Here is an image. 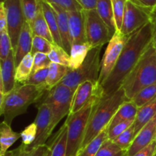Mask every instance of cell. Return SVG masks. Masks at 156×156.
I'll list each match as a JSON object with an SVG mask.
<instances>
[{
    "instance_id": "cell-42",
    "label": "cell",
    "mask_w": 156,
    "mask_h": 156,
    "mask_svg": "<svg viewBox=\"0 0 156 156\" xmlns=\"http://www.w3.org/2000/svg\"><path fill=\"white\" fill-rule=\"evenodd\" d=\"M50 4H55L60 6L68 12L83 10L82 6L76 0H44Z\"/></svg>"
},
{
    "instance_id": "cell-30",
    "label": "cell",
    "mask_w": 156,
    "mask_h": 156,
    "mask_svg": "<svg viewBox=\"0 0 156 156\" xmlns=\"http://www.w3.org/2000/svg\"><path fill=\"white\" fill-rule=\"evenodd\" d=\"M156 98V84L142 89L131 101L135 103L138 108H142Z\"/></svg>"
},
{
    "instance_id": "cell-5",
    "label": "cell",
    "mask_w": 156,
    "mask_h": 156,
    "mask_svg": "<svg viewBox=\"0 0 156 156\" xmlns=\"http://www.w3.org/2000/svg\"><path fill=\"white\" fill-rule=\"evenodd\" d=\"M101 97H94L82 109L69 114L66 120L68 126L66 156H76L82 146L90 116L97 102Z\"/></svg>"
},
{
    "instance_id": "cell-9",
    "label": "cell",
    "mask_w": 156,
    "mask_h": 156,
    "mask_svg": "<svg viewBox=\"0 0 156 156\" xmlns=\"http://www.w3.org/2000/svg\"><path fill=\"white\" fill-rule=\"evenodd\" d=\"M128 37H129L124 36L120 32H116L108 44L101 61V71L98 78V85L101 87L112 73Z\"/></svg>"
},
{
    "instance_id": "cell-10",
    "label": "cell",
    "mask_w": 156,
    "mask_h": 156,
    "mask_svg": "<svg viewBox=\"0 0 156 156\" xmlns=\"http://www.w3.org/2000/svg\"><path fill=\"white\" fill-rule=\"evenodd\" d=\"M152 13L135 5L127 0L120 33L124 36H130L152 21Z\"/></svg>"
},
{
    "instance_id": "cell-18",
    "label": "cell",
    "mask_w": 156,
    "mask_h": 156,
    "mask_svg": "<svg viewBox=\"0 0 156 156\" xmlns=\"http://www.w3.org/2000/svg\"><path fill=\"white\" fill-rule=\"evenodd\" d=\"M50 4V3H49ZM56 14L59 27V34L62 41V48L70 55L72 44L69 34V23L68 11L55 4H50Z\"/></svg>"
},
{
    "instance_id": "cell-8",
    "label": "cell",
    "mask_w": 156,
    "mask_h": 156,
    "mask_svg": "<svg viewBox=\"0 0 156 156\" xmlns=\"http://www.w3.org/2000/svg\"><path fill=\"white\" fill-rule=\"evenodd\" d=\"M83 15L86 43L92 48L108 44L114 35L100 17L97 9H83Z\"/></svg>"
},
{
    "instance_id": "cell-11",
    "label": "cell",
    "mask_w": 156,
    "mask_h": 156,
    "mask_svg": "<svg viewBox=\"0 0 156 156\" xmlns=\"http://www.w3.org/2000/svg\"><path fill=\"white\" fill-rule=\"evenodd\" d=\"M2 3L7 12V29L12 42V50L15 52L21 29L25 22V18L21 9L20 0H5Z\"/></svg>"
},
{
    "instance_id": "cell-54",
    "label": "cell",
    "mask_w": 156,
    "mask_h": 156,
    "mask_svg": "<svg viewBox=\"0 0 156 156\" xmlns=\"http://www.w3.org/2000/svg\"><path fill=\"white\" fill-rule=\"evenodd\" d=\"M155 140H156V138H155Z\"/></svg>"
},
{
    "instance_id": "cell-2",
    "label": "cell",
    "mask_w": 156,
    "mask_h": 156,
    "mask_svg": "<svg viewBox=\"0 0 156 156\" xmlns=\"http://www.w3.org/2000/svg\"><path fill=\"white\" fill-rule=\"evenodd\" d=\"M45 91L44 87L18 84L9 94H0V114L4 117L3 121L11 126L14 119L27 112L28 107L37 101Z\"/></svg>"
},
{
    "instance_id": "cell-1",
    "label": "cell",
    "mask_w": 156,
    "mask_h": 156,
    "mask_svg": "<svg viewBox=\"0 0 156 156\" xmlns=\"http://www.w3.org/2000/svg\"><path fill=\"white\" fill-rule=\"evenodd\" d=\"M152 21L129 36L120 58L105 83L101 85L103 98L115 93L152 43Z\"/></svg>"
},
{
    "instance_id": "cell-53",
    "label": "cell",
    "mask_w": 156,
    "mask_h": 156,
    "mask_svg": "<svg viewBox=\"0 0 156 156\" xmlns=\"http://www.w3.org/2000/svg\"><path fill=\"white\" fill-rule=\"evenodd\" d=\"M154 156H156V153H155V155H154Z\"/></svg>"
},
{
    "instance_id": "cell-49",
    "label": "cell",
    "mask_w": 156,
    "mask_h": 156,
    "mask_svg": "<svg viewBox=\"0 0 156 156\" xmlns=\"http://www.w3.org/2000/svg\"><path fill=\"white\" fill-rule=\"evenodd\" d=\"M12 155H13V150L8 151V152H6L4 155H0V156H12Z\"/></svg>"
},
{
    "instance_id": "cell-13",
    "label": "cell",
    "mask_w": 156,
    "mask_h": 156,
    "mask_svg": "<svg viewBox=\"0 0 156 156\" xmlns=\"http://www.w3.org/2000/svg\"><path fill=\"white\" fill-rule=\"evenodd\" d=\"M51 111L46 103H42L38 105L37 114L35 118L34 123L37 126V136L35 141L27 149H33L40 146L46 145V142L51 135L50 124H51Z\"/></svg>"
},
{
    "instance_id": "cell-46",
    "label": "cell",
    "mask_w": 156,
    "mask_h": 156,
    "mask_svg": "<svg viewBox=\"0 0 156 156\" xmlns=\"http://www.w3.org/2000/svg\"><path fill=\"white\" fill-rule=\"evenodd\" d=\"M7 12L2 2L0 3V31L8 30Z\"/></svg>"
},
{
    "instance_id": "cell-50",
    "label": "cell",
    "mask_w": 156,
    "mask_h": 156,
    "mask_svg": "<svg viewBox=\"0 0 156 156\" xmlns=\"http://www.w3.org/2000/svg\"><path fill=\"white\" fill-rule=\"evenodd\" d=\"M152 16L156 18V7L155 8V9H154V11H153V12H152Z\"/></svg>"
},
{
    "instance_id": "cell-41",
    "label": "cell",
    "mask_w": 156,
    "mask_h": 156,
    "mask_svg": "<svg viewBox=\"0 0 156 156\" xmlns=\"http://www.w3.org/2000/svg\"><path fill=\"white\" fill-rule=\"evenodd\" d=\"M51 61L48 57V55L44 53H37L34 55V63L33 69H32V74L35 72L38 71L42 69L47 68L50 66Z\"/></svg>"
},
{
    "instance_id": "cell-16",
    "label": "cell",
    "mask_w": 156,
    "mask_h": 156,
    "mask_svg": "<svg viewBox=\"0 0 156 156\" xmlns=\"http://www.w3.org/2000/svg\"><path fill=\"white\" fill-rule=\"evenodd\" d=\"M69 13V34L71 44H82L86 43L84 22L83 10L70 11Z\"/></svg>"
},
{
    "instance_id": "cell-33",
    "label": "cell",
    "mask_w": 156,
    "mask_h": 156,
    "mask_svg": "<svg viewBox=\"0 0 156 156\" xmlns=\"http://www.w3.org/2000/svg\"><path fill=\"white\" fill-rule=\"evenodd\" d=\"M48 151L49 146L47 144L27 149L26 146L21 143L19 147L14 149L12 156H46Z\"/></svg>"
},
{
    "instance_id": "cell-43",
    "label": "cell",
    "mask_w": 156,
    "mask_h": 156,
    "mask_svg": "<svg viewBox=\"0 0 156 156\" xmlns=\"http://www.w3.org/2000/svg\"><path fill=\"white\" fill-rule=\"evenodd\" d=\"M134 121H135V120L123 122V123L116 125L115 126L112 127L111 129H109V130H108V140H114V139L117 138L120 134L123 133L124 131L129 129L131 126H133Z\"/></svg>"
},
{
    "instance_id": "cell-51",
    "label": "cell",
    "mask_w": 156,
    "mask_h": 156,
    "mask_svg": "<svg viewBox=\"0 0 156 156\" xmlns=\"http://www.w3.org/2000/svg\"><path fill=\"white\" fill-rule=\"evenodd\" d=\"M46 156H51V153H50V149H49V151H48V152H47V155H46Z\"/></svg>"
},
{
    "instance_id": "cell-6",
    "label": "cell",
    "mask_w": 156,
    "mask_h": 156,
    "mask_svg": "<svg viewBox=\"0 0 156 156\" xmlns=\"http://www.w3.org/2000/svg\"><path fill=\"white\" fill-rule=\"evenodd\" d=\"M101 48L102 47H97L91 49L83 63L76 69H69L61 83L74 91H76L80 84L86 81L98 83Z\"/></svg>"
},
{
    "instance_id": "cell-4",
    "label": "cell",
    "mask_w": 156,
    "mask_h": 156,
    "mask_svg": "<svg viewBox=\"0 0 156 156\" xmlns=\"http://www.w3.org/2000/svg\"><path fill=\"white\" fill-rule=\"evenodd\" d=\"M156 84V50L152 43L133 69L128 75L121 88L126 98L132 100L142 89Z\"/></svg>"
},
{
    "instance_id": "cell-29",
    "label": "cell",
    "mask_w": 156,
    "mask_h": 156,
    "mask_svg": "<svg viewBox=\"0 0 156 156\" xmlns=\"http://www.w3.org/2000/svg\"><path fill=\"white\" fill-rule=\"evenodd\" d=\"M108 130L109 127L107 126L84 149L79 151L76 156H95L104 143L108 139Z\"/></svg>"
},
{
    "instance_id": "cell-15",
    "label": "cell",
    "mask_w": 156,
    "mask_h": 156,
    "mask_svg": "<svg viewBox=\"0 0 156 156\" xmlns=\"http://www.w3.org/2000/svg\"><path fill=\"white\" fill-rule=\"evenodd\" d=\"M156 138V115L146 123L136 136L132 146L127 151V156H133L149 146Z\"/></svg>"
},
{
    "instance_id": "cell-25",
    "label": "cell",
    "mask_w": 156,
    "mask_h": 156,
    "mask_svg": "<svg viewBox=\"0 0 156 156\" xmlns=\"http://www.w3.org/2000/svg\"><path fill=\"white\" fill-rule=\"evenodd\" d=\"M91 49L92 47L88 43L72 46L69 69L74 70L79 68L83 63Z\"/></svg>"
},
{
    "instance_id": "cell-45",
    "label": "cell",
    "mask_w": 156,
    "mask_h": 156,
    "mask_svg": "<svg viewBox=\"0 0 156 156\" xmlns=\"http://www.w3.org/2000/svg\"><path fill=\"white\" fill-rule=\"evenodd\" d=\"M156 153V140H154L149 146L143 148L133 156H154Z\"/></svg>"
},
{
    "instance_id": "cell-35",
    "label": "cell",
    "mask_w": 156,
    "mask_h": 156,
    "mask_svg": "<svg viewBox=\"0 0 156 156\" xmlns=\"http://www.w3.org/2000/svg\"><path fill=\"white\" fill-rule=\"evenodd\" d=\"M136 136V135L135 128L133 125L112 141L123 149L128 151V149L132 146Z\"/></svg>"
},
{
    "instance_id": "cell-27",
    "label": "cell",
    "mask_w": 156,
    "mask_h": 156,
    "mask_svg": "<svg viewBox=\"0 0 156 156\" xmlns=\"http://www.w3.org/2000/svg\"><path fill=\"white\" fill-rule=\"evenodd\" d=\"M69 71V68L60 64L51 62L49 66V73L47 79V90L50 91L56 85L60 83Z\"/></svg>"
},
{
    "instance_id": "cell-39",
    "label": "cell",
    "mask_w": 156,
    "mask_h": 156,
    "mask_svg": "<svg viewBox=\"0 0 156 156\" xmlns=\"http://www.w3.org/2000/svg\"><path fill=\"white\" fill-rule=\"evenodd\" d=\"M12 50V42L8 30L0 31V60L5 59Z\"/></svg>"
},
{
    "instance_id": "cell-14",
    "label": "cell",
    "mask_w": 156,
    "mask_h": 156,
    "mask_svg": "<svg viewBox=\"0 0 156 156\" xmlns=\"http://www.w3.org/2000/svg\"><path fill=\"white\" fill-rule=\"evenodd\" d=\"M15 75V52L12 50L5 59L0 60V94H9L18 85Z\"/></svg>"
},
{
    "instance_id": "cell-23",
    "label": "cell",
    "mask_w": 156,
    "mask_h": 156,
    "mask_svg": "<svg viewBox=\"0 0 156 156\" xmlns=\"http://www.w3.org/2000/svg\"><path fill=\"white\" fill-rule=\"evenodd\" d=\"M30 26L31 27V30L34 37H42L48 40L52 44H56L54 43V41H53V36H52V34L50 32V28H49L48 24H47L45 18H44V15L43 14L42 9H41L40 4L37 13L33 21L30 23Z\"/></svg>"
},
{
    "instance_id": "cell-38",
    "label": "cell",
    "mask_w": 156,
    "mask_h": 156,
    "mask_svg": "<svg viewBox=\"0 0 156 156\" xmlns=\"http://www.w3.org/2000/svg\"><path fill=\"white\" fill-rule=\"evenodd\" d=\"M49 73V67L42 69L31 74L30 79L25 84L44 87L47 90V79Z\"/></svg>"
},
{
    "instance_id": "cell-21",
    "label": "cell",
    "mask_w": 156,
    "mask_h": 156,
    "mask_svg": "<svg viewBox=\"0 0 156 156\" xmlns=\"http://www.w3.org/2000/svg\"><path fill=\"white\" fill-rule=\"evenodd\" d=\"M39 4L41 5L44 18H45L46 21H47L50 32L52 34L54 43L62 47L60 34H59V27H58L57 17H56V14L55 12L54 9L50 5V4H49L48 2H45L44 0H39Z\"/></svg>"
},
{
    "instance_id": "cell-31",
    "label": "cell",
    "mask_w": 156,
    "mask_h": 156,
    "mask_svg": "<svg viewBox=\"0 0 156 156\" xmlns=\"http://www.w3.org/2000/svg\"><path fill=\"white\" fill-rule=\"evenodd\" d=\"M95 156H127V151L123 149L112 140L108 139Z\"/></svg>"
},
{
    "instance_id": "cell-40",
    "label": "cell",
    "mask_w": 156,
    "mask_h": 156,
    "mask_svg": "<svg viewBox=\"0 0 156 156\" xmlns=\"http://www.w3.org/2000/svg\"><path fill=\"white\" fill-rule=\"evenodd\" d=\"M20 133H21L22 144L27 147L31 146L35 141L37 136V126L34 122L26 126L25 129L21 131Z\"/></svg>"
},
{
    "instance_id": "cell-52",
    "label": "cell",
    "mask_w": 156,
    "mask_h": 156,
    "mask_svg": "<svg viewBox=\"0 0 156 156\" xmlns=\"http://www.w3.org/2000/svg\"><path fill=\"white\" fill-rule=\"evenodd\" d=\"M5 0H0V2H5Z\"/></svg>"
},
{
    "instance_id": "cell-32",
    "label": "cell",
    "mask_w": 156,
    "mask_h": 156,
    "mask_svg": "<svg viewBox=\"0 0 156 156\" xmlns=\"http://www.w3.org/2000/svg\"><path fill=\"white\" fill-rule=\"evenodd\" d=\"M48 57L51 62L60 64L69 67L70 60V55L57 44H53L51 52L48 54Z\"/></svg>"
},
{
    "instance_id": "cell-28",
    "label": "cell",
    "mask_w": 156,
    "mask_h": 156,
    "mask_svg": "<svg viewBox=\"0 0 156 156\" xmlns=\"http://www.w3.org/2000/svg\"><path fill=\"white\" fill-rule=\"evenodd\" d=\"M33 63L34 56L31 53H29L23 58L21 62L16 67L15 79H16L17 83L23 85L28 81L32 74Z\"/></svg>"
},
{
    "instance_id": "cell-48",
    "label": "cell",
    "mask_w": 156,
    "mask_h": 156,
    "mask_svg": "<svg viewBox=\"0 0 156 156\" xmlns=\"http://www.w3.org/2000/svg\"><path fill=\"white\" fill-rule=\"evenodd\" d=\"M152 22L153 24V31H152V45L156 50V18L152 16Z\"/></svg>"
},
{
    "instance_id": "cell-22",
    "label": "cell",
    "mask_w": 156,
    "mask_h": 156,
    "mask_svg": "<svg viewBox=\"0 0 156 156\" xmlns=\"http://www.w3.org/2000/svg\"><path fill=\"white\" fill-rule=\"evenodd\" d=\"M156 115V98L150 102L139 108L136 117L134 121L133 126L135 128L136 135L138 134L142 128L149 123Z\"/></svg>"
},
{
    "instance_id": "cell-34",
    "label": "cell",
    "mask_w": 156,
    "mask_h": 156,
    "mask_svg": "<svg viewBox=\"0 0 156 156\" xmlns=\"http://www.w3.org/2000/svg\"><path fill=\"white\" fill-rule=\"evenodd\" d=\"M25 21L30 24L37 13L39 0H20Z\"/></svg>"
},
{
    "instance_id": "cell-7",
    "label": "cell",
    "mask_w": 156,
    "mask_h": 156,
    "mask_svg": "<svg viewBox=\"0 0 156 156\" xmlns=\"http://www.w3.org/2000/svg\"><path fill=\"white\" fill-rule=\"evenodd\" d=\"M47 92L43 102L47 104L51 111L50 132L52 133L58 123L69 114L75 91L60 82Z\"/></svg>"
},
{
    "instance_id": "cell-24",
    "label": "cell",
    "mask_w": 156,
    "mask_h": 156,
    "mask_svg": "<svg viewBox=\"0 0 156 156\" xmlns=\"http://www.w3.org/2000/svg\"><path fill=\"white\" fill-rule=\"evenodd\" d=\"M21 138V133L12 130L10 125L4 121L0 125V155H3L8 149Z\"/></svg>"
},
{
    "instance_id": "cell-20",
    "label": "cell",
    "mask_w": 156,
    "mask_h": 156,
    "mask_svg": "<svg viewBox=\"0 0 156 156\" xmlns=\"http://www.w3.org/2000/svg\"><path fill=\"white\" fill-rule=\"evenodd\" d=\"M138 111V107L135 105L133 101H126L124 103L122 104L118 108L116 114L113 117L112 120L110 122L108 127L109 129H111L120 123L135 120Z\"/></svg>"
},
{
    "instance_id": "cell-26",
    "label": "cell",
    "mask_w": 156,
    "mask_h": 156,
    "mask_svg": "<svg viewBox=\"0 0 156 156\" xmlns=\"http://www.w3.org/2000/svg\"><path fill=\"white\" fill-rule=\"evenodd\" d=\"M96 9L102 20L109 27L112 34L114 35V34L117 31V29H116L115 21H114L112 1L111 0H98Z\"/></svg>"
},
{
    "instance_id": "cell-17",
    "label": "cell",
    "mask_w": 156,
    "mask_h": 156,
    "mask_svg": "<svg viewBox=\"0 0 156 156\" xmlns=\"http://www.w3.org/2000/svg\"><path fill=\"white\" fill-rule=\"evenodd\" d=\"M33 33H32L31 27L28 22L25 21L19 38L18 41L16 50L15 51V66H18V64L21 62L23 58L27 56V54L31 53L32 42H33Z\"/></svg>"
},
{
    "instance_id": "cell-36",
    "label": "cell",
    "mask_w": 156,
    "mask_h": 156,
    "mask_svg": "<svg viewBox=\"0 0 156 156\" xmlns=\"http://www.w3.org/2000/svg\"><path fill=\"white\" fill-rule=\"evenodd\" d=\"M53 44L50 43L48 40L39 36H34L32 42L31 54L34 55L37 53H44L48 55L53 49Z\"/></svg>"
},
{
    "instance_id": "cell-47",
    "label": "cell",
    "mask_w": 156,
    "mask_h": 156,
    "mask_svg": "<svg viewBox=\"0 0 156 156\" xmlns=\"http://www.w3.org/2000/svg\"><path fill=\"white\" fill-rule=\"evenodd\" d=\"M84 10L96 9L98 0H76Z\"/></svg>"
},
{
    "instance_id": "cell-19",
    "label": "cell",
    "mask_w": 156,
    "mask_h": 156,
    "mask_svg": "<svg viewBox=\"0 0 156 156\" xmlns=\"http://www.w3.org/2000/svg\"><path fill=\"white\" fill-rule=\"evenodd\" d=\"M67 133L68 126L65 121L50 143L47 144L49 146L51 156H66Z\"/></svg>"
},
{
    "instance_id": "cell-12",
    "label": "cell",
    "mask_w": 156,
    "mask_h": 156,
    "mask_svg": "<svg viewBox=\"0 0 156 156\" xmlns=\"http://www.w3.org/2000/svg\"><path fill=\"white\" fill-rule=\"evenodd\" d=\"M94 97L103 98L102 88L98 83L86 81L80 84L75 91L69 114H73L80 111Z\"/></svg>"
},
{
    "instance_id": "cell-37",
    "label": "cell",
    "mask_w": 156,
    "mask_h": 156,
    "mask_svg": "<svg viewBox=\"0 0 156 156\" xmlns=\"http://www.w3.org/2000/svg\"><path fill=\"white\" fill-rule=\"evenodd\" d=\"M111 1H112L114 21H115L116 29H117L116 32H120L127 0H111Z\"/></svg>"
},
{
    "instance_id": "cell-44",
    "label": "cell",
    "mask_w": 156,
    "mask_h": 156,
    "mask_svg": "<svg viewBox=\"0 0 156 156\" xmlns=\"http://www.w3.org/2000/svg\"><path fill=\"white\" fill-rule=\"evenodd\" d=\"M135 5L152 14L156 7V0H129Z\"/></svg>"
},
{
    "instance_id": "cell-3",
    "label": "cell",
    "mask_w": 156,
    "mask_h": 156,
    "mask_svg": "<svg viewBox=\"0 0 156 156\" xmlns=\"http://www.w3.org/2000/svg\"><path fill=\"white\" fill-rule=\"evenodd\" d=\"M129 99L126 98L123 88H120L113 94L102 98L97 102L90 116L80 150L108 126L120 105Z\"/></svg>"
}]
</instances>
